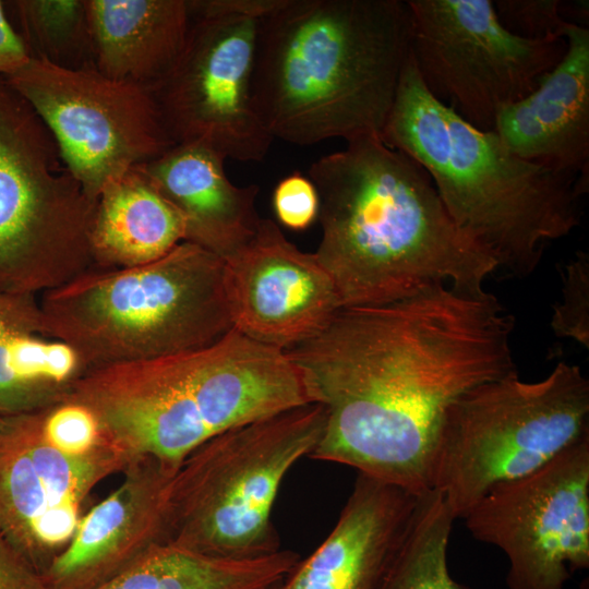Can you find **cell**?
I'll return each mask as SVG.
<instances>
[{
	"label": "cell",
	"instance_id": "30bf717a",
	"mask_svg": "<svg viewBox=\"0 0 589 589\" xmlns=\"http://www.w3.org/2000/svg\"><path fill=\"white\" fill-rule=\"evenodd\" d=\"M411 55L430 93L491 131L500 110L531 93L563 57L565 39L509 31L492 0H408Z\"/></svg>",
	"mask_w": 589,
	"mask_h": 589
},
{
	"label": "cell",
	"instance_id": "5bb4252c",
	"mask_svg": "<svg viewBox=\"0 0 589 589\" xmlns=\"http://www.w3.org/2000/svg\"><path fill=\"white\" fill-rule=\"evenodd\" d=\"M45 411L0 426V533L40 576L71 541L85 498L128 465L105 438L86 455L60 452L44 435Z\"/></svg>",
	"mask_w": 589,
	"mask_h": 589
},
{
	"label": "cell",
	"instance_id": "4fadbf2b",
	"mask_svg": "<svg viewBox=\"0 0 589 589\" xmlns=\"http://www.w3.org/2000/svg\"><path fill=\"white\" fill-rule=\"evenodd\" d=\"M462 519L508 558V589H565L573 572L589 568V433L493 488Z\"/></svg>",
	"mask_w": 589,
	"mask_h": 589
},
{
	"label": "cell",
	"instance_id": "4316f807",
	"mask_svg": "<svg viewBox=\"0 0 589 589\" xmlns=\"http://www.w3.org/2000/svg\"><path fill=\"white\" fill-rule=\"evenodd\" d=\"M43 432L53 447L72 456L91 453L103 438L94 414L70 401L46 409Z\"/></svg>",
	"mask_w": 589,
	"mask_h": 589
},
{
	"label": "cell",
	"instance_id": "9c48e42d",
	"mask_svg": "<svg viewBox=\"0 0 589 589\" xmlns=\"http://www.w3.org/2000/svg\"><path fill=\"white\" fill-rule=\"evenodd\" d=\"M95 204L51 133L0 76V293H44L96 267Z\"/></svg>",
	"mask_w": 589,
	"mask_h": 589
},
{
	"label": "cell",
	"instance_id": "1f68e13d",
	"mask_svg": "<svg viewBox=\"0 0 589 589\" xmlns=\"http://www.w3.org/2000/svg\"><path fill=\"white\" fill-rule=\"evenodd\" d=\"M287 578V577H286ZM286 578L261 589H286Z\"/></svg>",
	"mask_w": 589,
	"mask_h": 589
},
{
	"label": "cell",
	"instance_id": "6da1fadb",
	"mask_svg": "<svg viewBox=\"0 0 589 589\" xmlns=\"http://www.w3.org/2000/svg\"><path fill=\"white\" fill-rule=\"evenodd\" d=\"M515 318L484 288L434 286L340 308L285 350L325 426L309 458L341 464L416 495L432 491L437 434L468 390L518 374Z\"/></svg>",
	"mask_w": 589,
	"mask_h": 589
},
{
	"label": "cell",
	"instance_id": "d6986e66",
	"mask_svg": "<svg viewBox=\"0 0 589 589\" xmlns=\"http://www.w3.org/2000/svg\"><path fill=\"white\" fill-rule=\"evenodd\" d=\"M226 157L200 144H176L137 166L184 223V241L224 261L255 236L261 217L255 208L256 184H233Z\"/></svg>",
	"mask_w": 589,
	"mask_h": 589
},
{
	"label": "cell",
	"instance_id": "7402d4cb",
	"mask_svg": "<svg viewBox=\"0 0 589 589\" xmlns=\"http://www.w3.org/2000/svg\"><path fill=\"white\" fill-rule=\"evenodd\" d=\"M182 241L184 223L180 214L137 166L98 195L91 230L96 267L147 264Z\"/></svg>",
	"mask_w": 589,
	"mask_h": 589
},
{
	"label": "cell",
	"instance_id": "cb8c5ba5",
	"mask_svg": "<svg viewBox=\"0 0 589 589\" xmlns=\"http://www.w3.org/2000/svg\"><path fill=\"white\" fill-rule=\"evenodd\" d=\"M455 520L438 492L422 494L382 589H473L456 581L448 570L447 548Z\"/></svg>",
	"mask_w": 589,
	"mask_h": 589
},
{
	"label": "cell",
	"instance_id": "7c38bea8",
	"mask_svg": "<svg viewBox=\"0 0 589 589\" xmlns=\"http://www.w3.org/2000/svg\"><path fill=\"white\" fill-rule=\"evenodd\" d=\"M184 49L148 92L175 144H200L226 158L260 161L274 139L252 101L260 17L205 11L188 2Z\"/></svg>",
	"mask_w": 589,
	"mask_h": 589
},
{
	"label": "cell",
	"instance_id": "4dcf8cb0",
	"mask_svg": "<svg viewBox=\"0 0 589 589\" xmlns=\"http://www.w3.org/2000/svg\"><path fill=\"white\" fill-rule=\"evenodd\" d=\"M7 2L0 1V76L7 77L23 68L32 58L22 37L10 23Z\"/></svg>",
	"mask_w": 589,
	"mask_h": 589
},
{
	"label": "cell",
	"instance_id": "484cf974",
	"mask_svg": "<svg viewBox=\"0 0 589 589\" xmlns=\"http://www.w3.org/2000/svg\"><path fill=\"white\" fill-rule=\"evenodd\" d=\"M563 299L554 308L551 327L556 336L589 348V255L576 253L563 268Z\"/></svg>",
	"mask_w": 589,
	"mask_h": 589
},
{
	"label": "cell",
	"instance_id": "277c9868",
	"mask_svg": "<svg viewBox=\"0 0 589 589\" xmlns=\"http://www.w3.org/2000/svg\"><path fill=\"white\" fill-rule=\"evenodd\" d=\"M65 401L87 408L128 464L172 470L227 430L312 404L285 350L236 328L196 350L91 369Z\"/></svg>",
	"mask_w": 589,
	"mask_h": 589
},
{
	"label": "cell",
	"instance_id": "8992f818",
	"mask_svg": "<svg viewBox=\"0 0 589 589\" xmlns=\"http://www.w3.org/2000/svg\"><path fill=\"white\" fill-rule=\"evenodd\" d=\"M39 305L47 337L87 371L204 348L233 328L224 260L187 241L147 264L92 268Z\"/></svg>",
	"mask_w": 589,
	"mask_h": 589
},
{
	"label": "cell",
	"instance_id": "3957f363",
	"mask_svg": "<svg viewBox=\"0 0 589 589\" xmlns=\"http://www.w3.org/2000/svg\"><path fill=\"white\" fill-rule=\"evenodd\" d=\"M400 0H280L259 20L254 110L275 139L380 136L411 52Z\"/></svg>",
	"mask_w": 589,
	"mask_h": 589
},
{
	"label": "cell",
	"instance_id": "7a4b0ae2",
	"mask_svg": "<svg viewBox=\"0 0 589 589\" xmlns=\"http://www.w3.org/2000/svg\"><path fill=\"white\" fill-rule=\"evenodd\" d=\"M320 201L314 252L341 308L380 305L434 286L478 290L495 260L448 214L428 173L380 136L314 161Z\"/></svg>",
	"mask_w": 589,
	"mask_h": 589
},
{
	"label": "cell",
	"instance_id": "d4e9b609",
	"mask_svg": "<svg viewBox=\"0 0 589 589\" xmlns=\"http://www.w3.org/2000/svg\"><path fill=\"white\" fill-rule=\"evenodd\" d=\"M19 16L32 57L72 70L94 68L85 0H19Z\"/></svg>",
	"mask_w": 589,
	"mask_h": 589
},
{
	"label": "cell",
	"instance_id": "d6a6232c",
	"mask_svg": "<svg viewBox=\"0 0 589 589\" xmlns=\"http://www.w3.org/2000/svg\"><path fill=\"white\" fill-rule=\"evenodd\" d=\"M2 422H3V417L0 416V426H1Z\"/></svg>",
	"mask_w": 589,
	"mask_h": 589
},
{
	"label": "cell",
	"instance_id": "f1b7e54d",
	"mask_svg": "<svg viewBox=\"0 0 589 589\" xmlns=\"http://www.w3.org/2000/svg\"><path fill=\"white\" fill-rule=\"evenodd\" d=\"M273 207L278 221L288 229H308L318 216V194L309 177L292 172L274 189Z\"/></svg>",
	"mask_w": 589,
	"mask_h": 589
},
{
	"label": "cell",
	"instance_id": "e0dca14e",
	"mask_svg": "<svg viewBox=\"0 0 589 589\" xmlns=\"http://www.w3.org/2000/svg\"><path fill=\"white\" fill-rule=\"evenodd\" d=\"M421 495L358 473L334 528L299 561L286 589H382Z\"/></svg>",
	"mask_w": 589,
	"mask_h": 589
},
{
	"label": "cell",
	"instance_id": "ac0fdd59",
	"mask_svg": "<svg viewBox=\"0 0 589 589\" xmlns=\"http://www.w3.org/2000/svg\"><path fill=\"white\" fill-rule=\"evenodd\" d=\"M566 50L536 88L503 107L493 131L519 157L588 183L589 29L568 22Z\"/></svg>",
	"mask_w": 589,
	"mask_h": 589
},
{
	"label": "cell",
	"instance_id": "2e32d148",
	"mask_svg": "<svg viewBox=\"0 0 589 589\" xmlns=\"http://www.w3.org/2000/svg\"><path fill=\"white\" fill-rule=\"evenodd\" d=\"M175 472L151 458L130 461L117 489L82 515L41 575L46 589H95L165 542Z\"/></svg>",
	"mask_w": 589,
	"mask_h": 589
},
{
	"label": "cell",
	"instance_id": "603a6c76",
	"mask_svg": "<svg viewBox=\"0 0 589 589\" xmlns=\"http://www.w3.org/2000/svg\"><path fill=\"white\" fill-rule=\"evenodd\" d=\"M299 560L283 549L251 560L218 558L161 542L95 589H261L286 578Z\"/></svg>",
	"mask_w": 589,
	"mask_h": 589
},
{
	"label": "cell",
	"instance_id": "ffe728a7",
	"mask_svg": "<svg viewBox=\"0 0 589 589\" xmlns=\"http://www.w3.org/2000/svg\"><path fill=\"white\" fill-rule=\"evenodd\" d=\"M94 68L151 89L178 62L191 16L185 0H85Z\"/></svg>",
	"mask_w": 589,
	"mask_h": 589
},
{
	"label": "cell",
	"instance_id": "83f0119b",
	"mask_svg": "<svg viewBox=\"0 0 589 589\" xmlns=\"http://www.w3.org/2000/svg\"><path fill=\"white\" fill-rule=\"evenodd\" d=\"M493 3L501 22L520 36L562 37L567 23L561 14L562 2L557 0H497Z\"/></svg>",
	"mask_w": 589,
	"mask_h": 589
},
{
	"label": "cell",
	"instance_id": "8fae6325",
	"mask_svg": "<svg viewBox=\"0 0 589 589\" xmlns=\"http://www.w3.org/2000/svg\"><path fill=\"white\" fill-rule=\"evenodd\" d=\"M4 79L45 123L94 203L111 181L176 145L146 88L95 68L64 69L32 57Z\"/></svg>",
	"mask_w": 589,
	"mask_h": 589
},
{
	"label": "cell",
	"instance_id": "52a82bcc",
	"mask_svg": "<svg viewBox=\"0 0 589 589\" xmlns=\"http://www.w3.org/2000/svg\"><path fill=\"white\" fill-rule=\"evenodd\" d=\"M317 404L227 430L194 449L173 473L165 542L218 558L251 560L280 550L272 520L290 469L325 426Z\"/></svg>",
	"mask_w": 589,
	"mask_h": 589
},
{
	"label": "cell",
	"instance_id": "44dd1931",
	"mask_svg": "<svg viewBox=\"0 0 589 589\" xmlns=\"http://www.w3.org/2000/svg\"><path fill=\"white\" fill-rule=\"evenodd\" d=\"M86 371L71 347L47 337L35 294L0 293V416L64 402Z\"/></svg>",
	"mask_w": 589,
	"mask_h": 589
},
{
	"label": "cell",
	"instance_id": "ba28073f",
	"mask_svg": "<svg viewBox=\"0 0 589 589\" xmlns=\"http://www.w3.org/2000/svg\"><path fill=\"white\" fill-rule=\"evenodd\" d=\"M589 433V380L558 362L542 380L518 374L481 384L446 410L434 449L432 490L455 519L496 485L529 474Z\"/></svg>",
	"mask_w": 589,
	"mask_h": 589
},
{
	"label": "cell",
	"instance_id": "9a60e30c",
	"mask_svg": "<svg viewBox=\"0 0 589 589\" xmlns=\"http://www.w3.org/2000/svg\"><path fill=\"white\" fill-rule=\"evenodd\" d=\"M224 285L233 328L283 350L318 333L341 308L315 254L302 252L267 218L224 261Z\"/></svg>",
	"mask_w": 589,
	"mask_h": 589
},
{
	"label": "cell",
	"instance_id": "f546056e",
	"mask_svg": "<svg viewBox=\"0 0 589 589\" xmlns=\"http://www.w3.org/2000/svg\"><path fill=\"white\" fill-rule=\"evenodd\" d=\"M0 589H46L41 576L0 533Z\"/></svg>",
	"mask_w": 589,
	"mask_h": 589
},
{
	"label": "cell",
	"instance_id": "5b68a950",
	"mask_svg": "<svg viewBox=\"0 0 589 589\" xmlns=\"http://www.w3.org/2000/svg\"><path fill=\"white\" fill-rule=\"evenodd\" d=\"M381 140L430 177L457 226L508 275L524 278L580 221L588 183L513 153L433 96L410 52Z\"/></svg>",
	"mask_w": 589,
	"mask_h": 589
}]
</instances>
